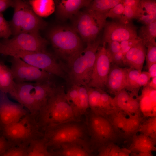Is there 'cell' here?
Listing matches in <instances>:
<instances>
[{
  "label": "cell",
  "instance_id": "obj_1",
  "mask_svg": "<svg viewBox=\"0 0 156 156\" xmlns=\"http://www.w3.org/2000/svg\"><path fill=\"white\" fill-rule=\"evenodd\" d=\"M65 94L62 87H55L40 112L44 125L52 128L76 119L73 110L66 99Z\"/></svg>",
  "mask_w": 156,
  "mask_h": 156
},
{
  "label": "cell",
  "instance_id": "obj_34",
  "mask_svg": "<svg viewBox=\"0 0 156 156\" xmlns=\"http://www.w3.org/2000/svg\"><path fill=\"white\" fill-rule=\"evenodd\" d=\"M140 107V102L138 98H134L130 96L126 103L123 113L129 116L135 114H141Z\"/></svg>",
  "mask_w": 156,
  "mask_h": 156
},
{
  "label": "cell",
  "instance_id": "obj_7",
  "mask_svg": "<svg viewBox=\"0 0 156 156\" xmlns=\"http://www.w3.org/2000/svg\"><path fill=\"white\" fill-rule=\"evenodd\" d=\"M88 124L92 138L97 143L105 145L114 143L119 137L106 117L92 112Z\"/></svg>",
  "mask_w": 156,
  "mask_h": 156
},
{
  "label": "cell",
  "instance_id": "obj_22",
  "mask_svg": "<svg viewBox=\"0 0 156 156\" xmlns=\"http://www.w3.org/2000/svg\"><path fill=\"white\" fill-rule=\"evenodd\" d=\"M35 13L40 17H46L54 10V3L52 0H30L28 2Z\"/></svg>",
  "mask_w": 156,
  "mask_h": 156
},
{
  "label": "cell",
  "instance_id": "obj_18",
  "mask_svg": "<svg viewBox=\"0 0 156 156\" xmlns=\"http://www.w3.org/2000/svg\"><path fill=\"white\" fill-rule=\"evenodd\" d=\"M27 118H21L19 121L4 126L5 135L10 138L15 140H22L29 138L32 130Z\"/></svg>",
  "mask_w": 156,
  "mask_h": 156
},
{
  "label": "cell",
  "instance_id": "obj_30",
  "mask_svg": "<svg viewBox=\"0 0 156 156\" xmlns=\"http://www.w3.org/2000/svg\"><path fill=\"white\" fill-rule=\"evenodd\" d=\"M138 11L137 19L142 16L156 14V0H140Z\"/></svg>",
  "mask_w": 156,
  "mask_h": 156
},
{
  "label": "cell",
  "instance_id": "obj_54",
  "mask_svg": "<svg viewBox=\"0 0 156 156\" xmlns=\"http://www.w3.org/2000/svg\"><path fill=\"white\" fill-rule=\"evenodd\" d=\"M130 156H154L152 153H131Z\"/></svg>",
  "mask_w": 156,
  "mask_h": 156
},
{
  "label": "cell",
  "instance_id": "obj_27",
  "mask_svg": "<svg viewBox=\"0 0 156 156\" xmlns=\"http://www.w3.org/2000/svg\"><path fill=\"white\" fill-rule=\"evenodd\" d=\"M66 99L72 108L76 117L80 116V98L79 86L72 84L66 93Z\"/></svg>",
  "mask_w": 156,
  "mask_h": 156
},
{
  "label": "cell",
  "instance_id": "obj_9",
  "mask_svg": "<svg viewBox=\"0 0 156 156\" xmlns=\"http://www.w3.org/2000/svg\"><path fill=\"white\" fill-rule=\"evenodd\" d=\"M106 43L99 47L91 78L86 86L104 90L106 87L111 61L106 50Z\"/></svg>",
  "mask_w": 156,
  "mask_h": 156
},
{
  "label": "cell",
  "instance_id": "obj_55",
  "mask_svg": "<svg viewBox=\"0 0 156 156\" xmlns=\"http://www.w3.org/2000/svg\"><path fill=\"white\" fill-rule=\"evenodd\" d=\"M47 156H50V155H48Z\"/></svg>",
  "mask_w": 156,
  "mask_h": 156
},
{
  "label": "cell",
  "instance_id": "obj_36",
  "mask_svg": "<svg viewBox=\"0 0 156 156\" xmlns=\"http://www.w3.org/2000/svg\"><path fill=\"white\" fill-rule=\"evenodd\" d=\"M12 34L9 22L5 19L2 13H0V38L8 39Z\"/></svg>",
  "mask_w": 156,
  "mask_h": 156
},
{
  "label": "cell",
  "instance_id": "obj_52",
  "mask_svg": "<svg viewBox=\"0 0 156 156\" xmlns=\"http://www.w3.org/2000/svg\"><path fill=\"white\" fill-rule=\"evenodd\" d=\"M147 86L154 90H156V77L151 78V80Z\"/></svg>",
  "mask_w": 156,
  "mask_h": 156
},
{
  "label": "cell",
  "instance_id": "obj_39",
  "mask_svg": "<svg viewBox=\"0 0 156 156\" xmlns=\"http://www.w3.org/2000/svg\"><path fill=\"white\" fill-rule=\"evenodd\" d=\"M125 9L123 4L120 3L111 9L106 14L107 18L109 17L112 19H118V21L121 19Z\"/></svg>",
  "mask_w": 156,
  "mask_h": 156
},
{
  "label": "cell",
  "instance_id": "obj_16",
  "mask_svg": "<svg viewBox=\"0 0 156 156\" xmlns=\"http://www.w3.org/2000/svg\"><path fill=\"white\" fill-rule=\"evenodd\" d=\"M127 69L121 68L114 64L111 65L106 87L112 94L115 95L120 90L125 89Z\"/></svg>",
  "mask_w": 156,
  "mask_h": 156
},
{
  "label": "cell",
  "instance_id": "obj_15",
  "mask_svg": "<svg viewBox=\"0 0 156 156\" xmlns=\"http://www.w3.org/2000/svg\"><path fill=\"white\" fill-rule=\"evenodd\" d=\"M92 0H62L56 3V13L58 17L64 20L76 15L79 10L83 7H88Z\"/></svg>",
  "mask_w": 156,
  "mask_h": 156
},
{
  "label": "cell",
  "instance_id": "obj_21",
  "mask_svg": "<svg viewBox=\"0 0 156 156\" xmlns=\"http://www.w3.org/2000/svg\"><path fill=\"white\" fill-rule=\"evenodd\" d=\"M141 114H135L129 116L127 118L122 137L128 140L138 132L139 128L144 120Z\"/></svg>",
  "mask_w": 156,
  "mask_h": 156
},
{
  "label": "cell",
  "instance_id": "obj_37",
  "mask_svg": "<svg viewBox=\"0 0 156 156\" xmlns=\"http://www.w3.org/2000/svg\"><path fill=\"white\" fill-rule=\"evenodd\" d=\"M138 8H138L134 9L125 7L123 13L119 21L124 23H127L130 22V21L133 19H137L138 16Z\"/></svg>",
  "mask_w": 156,
  "mask_h": 156
},
{
  "label": "cell",
  "instance_id": "obj_42",
  "mask_svg": "<svg viewBox=\"0 0 156 156\" xmlns=\"http://www.w3.org/2000/svg\"><path fill=\"white\" fill-rule=\"evenodd\" d=\"M151 78L148 72L141 71L138 78V83L140 87L147 86L151 80Z\"/></svg>",
  "mask_w": 156,
  "mask_h": 156
},
{
  "label": "cell",
  "instance_id": "obj_6",
  "mask_svg": "<svg viewBox=\"0 0 156 156\" xmlns=\"http://www.w3.org/2000/svg\"><path fill=\"white\" fill-rule=\"evenodd\" d=\"M47 41L39 33H21L0 41V49L39 51L45 50Z\"/></svg>",
  "mask_w": 156,
  "mask_h": 156
},
{
  "label": "cell",
  "instance_id": "obj_26",
  "mask_svg": "<svg viewBox=\"0 0 156 156\" xmlns=\"http://www.w3.org/2000/svg\"><path fill=\"white\" fill-rule=\"evenodd\" d=\"M138 36L145 46L149 43H156V21L141 26Z\"/></svg>",
  "mask_w": 156,
  "mask_h": 156
},
{
  "label": "cell",
  "instance_id": "obj_20",
  "mask_svg": "<svg viewBox=\"0 0 156 156\" xmlns=\"http://www.w3.org/2000/svg\"><path fill=\"white\" fill-rule=\"evenodd\" d=\"M14 82L10 68L0 61V92L9 94L14 88Z\"/></svg>",
  "mask_w": 156,
  "mask_h": 156
},
{
  "label": "cell",
  "instance_id": "obj_46",
  "mask_svg": "<svg viewBox=\"0 0 156 156\" xmlns=\"http://www.w3.org/2000/svg\"><path fill=\"white\" fill-rule=\"evenodd\" d=\"M14 0H0V13H2L10 7H14Z\"/></svg>",
  "mask_w": 156,
  "mask_h": 156
},
{
  "label": "cell",
  "instance_id": "obj_3",
  "mask_svg": "<svg viewBox=\"0 0 156 156\" xmlns=\"http://www.w3.org/2000/svg\"><path fill=\"white\" fill-rule=\"evenodd\" d=\"M48 37L56 53L68 63L83 49L81 39L73 28L54 27Z\"/></svg>",
  "mask_w": 156,
  "mask_h": 156
},
{
  "label": "cell",
  "instance_id": "obj_24",
  "mask_svg": "<svg viewBox=\"0 0 156 156\" xmlns=\"http://www.w3.org/2000/svg\"><path fill=\"white\" fill-rule=\"evenodd\" d=\"M119 137H122L127 118L123 112L115 109L107 117Z\"/></svg>",
  "mask_w": 156,
  "mask_h": 156
},
{
  "label": "cell",
  "instance_id": "obj_38",
  "mask_svg": "<svg viewBox=\"0 0 156 156\" xmlns=\"http://www.w3.org/2000/svg\"><path fill=\"white\" fill-rule=\"evenodd\" d=\"M147 48L146 59V66L156 63V43H149L145 45Z\"/></svg>",
  "mask_w": 156,
  "mask_h": 156
},
{
  "label": "cell",
  "instance_id": "obj_8",
  "mask_svg": "<svg viewBox=\"0 0 156 156\" xmlns=\"http://www.w3.org/2000/svg\"><path fill=\"white\" fill-rule=\"evenodd\" d=\"M11 62L10 69L15 82L49 81L51 75L49 73L30 65L18 57H12Z\"/></svg>",
  "mask_w": 156,
  "mask_h": 156
},
{
  "label": "cell",
  "instance_id": "obj_45",
  "mask_svg": "<svg viewBox=\"0 0 156 156\" xmlns=\"http://www.w3.org/2000/svg\"><path fill=\"white\" fill-rule=\"evenodd\" d=\"M25 153L22 149L15 148L4 153L2 156H25Z\"/></svg>",
  "mask_w": 156,
  "mask_h": 156
},
{
  "label": "cell",
  "instance_id": "obj_33",
  "mask_svg": "<svg viewBox=\"0 0 156 156\" xmlns=\"http://www.w3.org/2000/svg\"><path fill=\"white\" fill-rule=\"evenodd\" d=\"M80 98V116L85 114L89 108L88 95L86 86H79Z\"/></svg>",
  "mask_w": 156,
  "mask_h": 156
},
{
  "label": "cell",
  "instance_id": "obj_31",
  "mask_svg": "<svg viewBox=\"0 0 156 156\" xmlns=\"http://www.w3.org/2000/svg\"><path fill=\"white\" fill-rule=\"evenodd\" d=\"M77 144H66L62 145L64 156H88L85 151Z\"/></svg>",
  "mask_w": 156,
  "mask_h": 156
},
{
  "label": "cell",
  "instance_id": "obj_32",
  "mask_svg": "<svg viewBox=\"0 0 156 156\" xmlns=\"http://www.w3.org/2000/svg\"><path fill=\"white\" fill-rule=\"evenodd\" d=\"M130 96L125 89L119 91L115 95L113 101L115 107L123 112L126 103Z\"/></svg>",
  "mask_w": 156,
  "mask_h": 156
},
{
  "label": "cell",
  "instance_id": "obj_17",
  "mask_svg": "<svg viewBox=\"0 0 156 156\" xmlns=\"http://www.w3.org/2000/svg\"><path fill=\"white\" fill-rule=\"evenodd\" d=\"M76 15L72 28L79 34L84 41L87 43L90 42V28L95 14L86 10L78 12Z\"/></svg>",
  "mask_w": 156,
  "mask_h": 156
},
{
  "label": "cell",
  "instance_id": "obj_13",
  "mask_svg": "<svg viewBox=\"0 0 156 156\" xmlns=\"http://www.w3.org/2000/svg\"><path fill=\"white\" fill-rule=\"evenodd\" d=\"M26 114L23 107L11 101L6 94L0 92V121L4 126L19 121Z\"/></svg>",
  "mask_w": 156,
  "mask_h": 156
},
{
  "label": "cell",
  "instance_id": "obj_51",
  "mask_svg": "<svg viewBox=\"0 0 156 156\" xmlns=\"http://www.w3.org/2000/svg\"><path fill=\"white\" fill-rule=\"evenodd\" d=\"M131 153V152L128 148H120L118 156H130Z\"/></svg>",
  "mask_w": 156,
  "mask_h": 156
},
{
  "label": "cell",
  "instance_id": "obj_19",
  "mask_svg": "<svg viewBox=\"0 0 156 156\" xmlns=\"http://www.w3.org/2000/svg\"><path fill=\"white\" fill-rule=\"evenodd\" d=\"M128 149L131 153H152L156 150V140L144 134L134 135Z\"/></svg>",
  "mask_w": 156,
  "mask_h": 156
},
{
  "label": "cell",
  "instance_id": "obj_47",
  "mask_svg": "<svg viewBox=\"0 0 156 156\" xmlns=\"http://www.w3.org/2000/svg\"><path fill=\"white\" fill-rule=\"evenodd\" d=\"M140 1L139 0H122L121 3L125 7L137 9L139 7Z\"/></svg>",
  "mask_w": 156,
  "mask_h": 156
},
{
  "label": "cell",
  "instance_id": "obj_29",
  "mask_svg": "<svg viewBox=\"0 0 156 156\" xmlns=\"http://www.w3.org/2000/svg\"><path fill=\"white\" fill-rule=\"evenodd\" d=\"M138 132L156 140V116L150 117L144 120L141 124Z\"/></svg>",
  "mask_w": 156,
  "mask_h": 156
},
{
  "label": "cell",
  "instance_id": "obj_5",
  "mask_svg": "<svg viewBox=\"0 0 156 156\" xmlns=\"http://www.w3.org/2000/svg\"><path fill=\"white\" fill-rule=\"evenodd\" d=\"M0 54L19 58L27 63L51 74L61 77L64 75L61 64L52 54L46 50L35 51L0 49Z\"/></svg>",
  "mask_w": 156,
  "mask_h": 156
},
{
  "label": "cell",
  "instance_id": "obj_53",
  "mask_svg": "<svg viewBox=\"0 0 156 156\" xmlns=\"http://www.w3.org/2000/svg\"><path fill=\"white\" fill-rule=\"evenodd\" d=\"M6 147L5 141L2 138H0V153L3 152Z\"/></svg>",
  "mask_w": 156,
  "mask_h": 156
},
{
  "label": "cell",
  "instance_id": "obj_35",
  "mask_svg": "<svg viewBox=\"0 0 156 156\" xmlns=\"http://www.w3.org/2000/svg\"><path fill=\"white\" fill-rule=\"evenodd\" d=\"M48 155L45 143L37 141L32 144L27 156H47Z\"/></svg>",
  "mask_w": 156,
  "mask_h": 156
},
{
  "label": "cell",
  "instance_id": "obj_48",
  "mask_svg": "<svg viewBox=\"0 0 156 156\" xmlns=\"http://www.w3.org/2000/svg\"><path fill=\"white\" fill-rule=\"evenodd\" d=\"M120 148L114 143L111 144L109 156H118V153Z\"/></svg>",
  "mask_w": 156,
  "mask_h": 156
},
{
  "label": "cell",
  "instance_id": "obj_49",
  "mask_svg": "<svg viewBox=\"0 0 156 156\" xmlns=\"http://www.w3.org/2000/svg\"><path fill=\"white\" fill-rule=\"evenodd\" d=\"M111 144L104 145L102 147L99 156H109Z\"/></svg>",
  "mask_w": 156,
  "mask_h": 156
},
{
  "label": "cell",
  "instance_id": "obj_44",
  "mask_svg": "<svg viewBox=\"0 0 156 156\" xmlns=\"http://www.w3.org/2000/svg\"><path fill=\"white\" fill-rule=\"evenodd\" d=\"M137 20L144 25L149 24L156 21V14L142 16Z\"/></svg>",
  "mask_w": 156,
  "mask_h": 156
},
{
  "label": "cell",
  "instance_id": "obj_23",
  "mask_svg": "<svg viewBox=\"0 0 156 156\" xmlns=\"http://www.w3.org/2000/svg\"><path fill=\"white\" fill-rule=\"evenodd\" d=\"M122 0H94L92 1L86 10L95 13L105 14L111 8L121 3Z\"/></svg>",
  "mask_w": 156,
  "mask_h": 156
},
{
  "label": "cell",
  "instance_id": "obj_2",
  "mask_svg": "<svg viewBox=\"0 0 156 156\" xmlns=\"http://www.w3.org/2000/svg\"><path fill=\"white\" fill-rule=\"evenodd\" d=\"M100 42L96 39L87 43L86 47L68 63L72 84L86 86L90 81Z\"/></svg>",
  "mask_w": 156,
  "mask_h": 156
},
{
  "label": "cell",
  "instance_id": "obj_25",
  "mask_svg": "<svg viewBox=\"0 0 156 156\" xmlns=\"http://www.w3.org/2000/svg\"><path fill=\"white\" fill-rule=\"evenodd\" d=\"M141 71L128 68L127 73L125 89L130 92V96L138 98V93L140 87L138 83V78Z\"/></svg>",
  "mask_w": 156,
  "mask_h": 156
},
{
  "label": "cell",
  "instance_id": "obj_12",
  "mask_svg": "<svg viewBox=\"0 0 156 156\" xmlns=\"http://www.w3.org/2000/svg\"><path fill=\"white\" fill-rule=\"evenodd\" d=\"M34 83L15 81L14 88L9 94L19 104L27 108L33 114L40 112L34 98Z\"/></svg>",
  "mask_w": 156,
  "mask_h": 156
},
{
  "label": "cell",
  "instance_id": "obj_28",
  "mask_svg": "<svg viewBox=\"0 0 156 156\" xmlns=\"http://www.w3.org/2000/svg\"><path fill=\"white\" fill-rule=\"evenodd\" d=\"M95 13V18L90 28V42L96 39L97 36L102 29L104 27L107 22L106 14Z\"/></svg>",
  "mask_w": 156,
  "mask_h": 156
},
{
  "label": "cell",
  "instance_id": "obj_4",
  "mask_svg": "<svg viewBox=\"0 0 156 156\" xmlns=\"http://www.w3.org/2000/svg\"><path fill=\"white\" fill-rule=\"evenodd\" d=\"M12 18L9 22L14 36L21 33H38L46 26V23L36 15L28 2L14 0Z\"/></svg>",
  "mask_w": 156,
  "mask_h": 156
},
{
  "label": "cell",
  "instance_id": "obj_40",
  "mask_svg": "<svg viewBox=\"0 0 156 156\" xmlns=\"http://www.w3.org/2000/svg\"><path fill=\"white\" fill-rule=\"evenodd\" d=\"M141 40L138 38L128 39L120 42L121 50L123 55H124L131 48Z\"/></svg>",
  "mask_w": 156,
  "mask_h": 156
},
{
  "label": "cell",
  "instance_id": "obj_10",
  "mask_svg": "<svg viewBox=\"0 0 156 156\" xmlns=\"http://www.w3.org/2000/svg\"><path fill=\"white\" fill-rule=\"evenodd\" d=\"M52 129L49 138L50 143L55 145L80 143L84 134L83 127L76 123H67Z\"/></svg>",
  "mask_w": 156,
  "mask_h": 156
},
{
  "label": "cell",
  "instance_id": "obj_41",
  "mask_svg": "<svg viewBox=\"0 0 156 156\" xmlns=\"http://www.w3.org/2000/svg\"><path fill=\"white\" fill-rule=\"evenodd\" d=\"M107 43L106 50L111 60L112 57L121 50L120 43L118 41H112Z\"/></svg>",
  "mask_w": 156,
  "mask_h": 156
},
{
  "label": "cell",
  "instance_id": "obj_50",
  "mask_svg": "<svg viewBox=\"0 0 156 156\" xmlns=\"http://www.w3.org/2000/svg\"><path fill=\"white\" fill-rule=\"evenodd\" d=\"M147 68L151 78L156 77V63L152 64L148 66Z\"/></svg>",
  "mask_w": 156,
  "mask_h": 156
},
{
  "label": "cell",
  "instance_id": "obj_11",
  "mask_svg": "<svg viewBox=\"0 0 156 156\" xmlns=\"http://www.w3.org/2000/svg\"><path fill=\"white\" fill-rule=\"evenodd\" d=\"M103 43L112 41L120 42L138 38L137 27L130 22L119 21L106 22L104 27Z\"/></svg>",
  "mask_w": 156,
  "mask_h": 156
},
{
  "label": "cell",
  "instance_id": "obj_14",
  "mask_svg": "<svg viewBox=\"0 0 156 156\" xmlns=\"http://www.w3.org/2000/svg\"><path fill=\"white\" fill-rule=\"evenodd\" d=\"M147 49L141 40L131 48L124 55V65L142 71L146 58Z\"/></svg>",
  "mask_w": 156,
  "mask_h": 156
},
{
  "label": "cell",
  "instance_id": "obj_43",
  "mask_svg": "<svg viewBox=\"0 0 156 156\" xmlns=\"http://www.w3.org/2000/svg\"><path fill=\"white\" fill-rule=\"evenodd\" d=\"M123 57L122 51L120 50L112 57L111 59V64L119 67L124 65L123 63Z\"/></svg>",
  "mask_w": 156,
  "mask_h": 156
}]
</instances>
